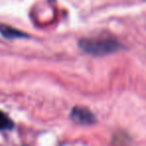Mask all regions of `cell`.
Instances as JSON below:
<instances>
[{"instance_id":"4","label":"cell","mask_w":146,"mask_h":146,"mask_svg":"<svg viewBox=\"0 0 146 146\" xmlns=\"http://www.w3.org/2000/svg\"><path fill=\"white\" fill-rule=\"evenodd\" d=\"M13 121L4 113L0 111V130H10L13 128Z\"/></svg>"},{"instance_id":"3","label":"cell","mask_w":146,"mask_h":146,"mask_svg":"<svg viewBox=\"0 0 146 146\" xmlns=\"http://www.w3.org/2000/svg\"><path fill=\"white\" fill-rule=\"evenodd\" d=\"M0 34L4 36L7 39H13V38H21V37H27L28 35L25 34L21 30L15 29L11 26L5 24H0Z\"/></svg>"},{"instance_id":"1","label":"cell","mask_w":146,"mask_h":146,"mask_svg":"<svg viewBox=\"0 0 146 146\" xmlns=\"http://www.w3.org/2000/svg\"><path fill=\"white\" fill-rule=\"evenodd\" d=\"M79 48L84 52L93 56H104L114 53L122 48V45L116 39L108 37H96V38L80 39Z\"/></svg>"},{"instance_id":"2","label":"cell","mask_w":146,"mask_h":146,"mask_svg":"<svg viewBox=\"0 0 146 146\" xmlns=\"http://www.w3.org/2000/svg\"><path fill=\"white\" fill-rule=\"evenodd\" d=\"M71 117L73 120H75L80 124H92L96 120L95 116L90 110L84 107H79V106H76L72 109Z\"/></svg>"}]
</instances>
